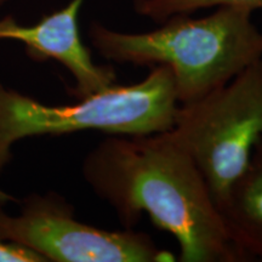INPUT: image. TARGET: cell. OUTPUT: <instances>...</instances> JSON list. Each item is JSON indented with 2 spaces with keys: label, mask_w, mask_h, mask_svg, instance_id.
<instances>
[{
  "label": "cell",
  "mask_w": 262,
  "mask_h": 262,
  "mask_svg": "<svg viewBox=\"0 0 262 262\" xmlns=\"http://www.w3.org/2000/svg\"><path fill=\"white\" fill-rule=\"evenodd\" d=\"M81 173L125 228L148 214L180 248V262H247L232 243L210 188L171 131L108 135L84 158Z\"/></svg>",
  "instance_id": "1"
},
{
  "label": "cell",
  "mask_w": 262,
  "mask_h": 262,
  "mask_svg": "<svg viewBox=\"0 0 262 262\" xmlns=\"http://www.w3.org/2000/svg\"><path fill=\"white\" fill-rule=\"evenodd\" d=\"M253 12L216 8L204 17L175 15L148 32H120L91 22L89 39L104 60L119 64L166 66L179 104L201 100L262 58V31Z\"/></svg>",
  "instance_id": "2"
},
{
  "label": "cell",
  "mask_w": 262,
  "mask_h": 262,
  "mask_svg": "<svg viewBox=\"0 0 262 262\" xmlns=\"http://www.w3.org/2000/svg\"><path fill=\"white\" fill-rule=\"evenodd\" d=\"M145 79L118 85L73 104H45L0 83V175L19 141L80 131L140 136L172 127L179 102L171 71L153 66Z\"/></svg>",
  "instance_id": "3"
},
{
  "label": "cell",
  "mask_w": 262,
  "mask_h": 262,
  "mask_svg": "<svg viewBox=\"0 0 262 262\" xmlns=\"http://www.w3.org/2000/svg\"><path fill=\"white\" fill-rule=\"evenodd\" d=\"M170 131L194 160L217 206L262 139V58L201 100L180 104Z\"/></svg>",
  "instance_id": "4"
},
{
  "label": "cell",
  "mask_w": 262,
  "mask_h": 262,
  "mask_svg": "<svg viewBox=\"0 0 262 262\" xmlns=\"http://www.w3.org/2000/svg\"><path fill=\"white\" fill-rule=\"evenodd\" d=\"M0 239L31 249L47 262L176 261L143 232L108 231L79 221L73 206L52 191L28 195L17 215L0 205Z\"/></svg>",
  "instance_id": "5"
},
{
  "label": "cell",
  "mask_w": 262,
  "mask_h": 262,
  "mask_svg": "<svg viewBox=\"0 0 262 262\" xmlns=\"http://www.w3.org/2000/svg\"><path fill=\"white\" fill-rule=\"evenodd\" d=\"M84 0H71L57 11L42 16L37 24H18L12 16L0 18V41L15 40L38 62L54 60L72 74V95L84 98L117 84L112 66L95 63L79 32V14Z\"/></svg>",
  "instance_id": "6"
},
{
  "label": "cell",
  "mask_w": 262,
  "mask_h": 262,
  "mask_svg": "<svg viewBox=\"0 0 262 262\" xmlns=\"http://www.w3.org/2000/svg\"><path fill=\"white\" fill-rule=\"evenodd\" d=\"M217 209L232 243L249 261L262 260V139Z\"/></svg>",
  "instance_id": "7"
},
{
  "label": "cell",
  "mask_w": 262,
  "mask_h": 262,
  "mask_svg": "<svg viewBox=\"0 0 262 262\" xmlns=\"http://www.w3.org/2000/svg\"><path fill=\"white\" fill-rule=\"evenodd\" d=\"M134 10L141 17L162 24L175 15H192L210 8H235L262 11V0H134Z\"/></svg>",
  "instance_id": "8"
},
{
  "label": "cell",
  "mask_w": 262,
  "mask_h": 262,
  "mask_svg": "<svg viewBox=\"0 0 262 262\" xmlns=\"http://www.w3.org/2000/svg\"><path fill=\"white\" fill-rule=\"evenodd\" d=\"M0 262H47L44 257L22 245L0 239Z\"/></svg>",
  "instance_id": "9"
},
{
  "label": "cell",
  "mask_w": 262,
  "mask_h": 262,
  "mask_svg": "<svg viewBox=\"0 0 262 262\" xmlns=\"http://www.w3.org/2000/svg\"><path fill=\"white\" fill-rule=\"evenodd\" d=\"M9 202H16V199L12 195H10L9 193L4 192L3 189H0V205L3 206Z\"/></svg>",
  "instance_id": "10"
},
{
  "label": "cell",
  "mask_w": 262,
  "mask_h": 262,
  "mask_svg": "<svg viewBox=\"0 0 262 262\" xmlns=\"http://www.w3.org/2000/svg\"><path fill=\"white\" fill-rule=\"evenodd\" d=\"M6 2H8V0H0V8H2V6H3V5H4Z\"/></svg>",
  "instance_id": "11"
}]
</instances>
